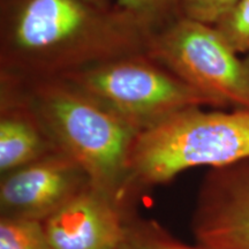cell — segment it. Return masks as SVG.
<instances>
[{
	"mask_svg": "<svg viewBox=\"0 0 249 249\" xmlns=\"http://www.w3.org/2000/svg\"><path fill=\"white\" fill-rule=\"evenodd\" d=\"M239 0H181V17L214 26Z\"/></svg>",
	"mask_w": 249,
	"mask_h": 249,
	"instance_id": "5bb4252c",
	"label": "cell"
},
{
	"mask_svg": "<svg viewBox=\"0 0 249 249\" xmlns=\"http://www.w3.org/2000/svg\"><path fill=\"white\" fill-rule=\"evenodd\" d=\"M151 35L114 7L86 0H0V71L62 77L147 52Z\"/></svg>",
	"mask_w": 249,
	"mask_h": 249,
	"instance_id": "6da1fadb",
	"label": "cell"
},
{
	"mask_svg": "<svg viewBox=\"0 0 249 249\" xmlns=\"http://www.w3.org/2000/svg\"><path fill=\"white\" fill-rule=\"evenodd\" d=\"M181 0H116L113 6L147 33H157L181 17Z\"/></svg>",
	"mask_w": 249,
	"mask_h": 249,
	"instance_id": "30bf717a",
	"label": "cell"
},
{
	"mask_svg": "<svg viewBox=\"0 0 249 249\" xmlns=\"http://www.w3.org/2000/svg\"><path fill=\"white\" fill-rule=\"evenodd\" d=\"M192 232L203 249H249V160L207 173L197 193Z\"/></svg>",
	"mask_w": 249,
	"mask_h": 249,
	"instance_id": "8992f818",
	"label": "cell"
},
{
	"mask_svg": "<svg viewBox=\"0 0 249 249\" xmlns=\"http://www.w3.org/2000/svg\"><path fill=\"white\" fill-rule=\"evenodd\" d=\"M0 249H51L40 222L0 218Z\"/></svg>",
	"mask_w": 249,
	"mask_h": 249,
	"instance_id": "7c38bea8",
	"label": "cell"
},
{
	"mask_svg": "<svg viewBox=\"0 0 249 249\" xmlns=\"http://www.w3.org/2000/svg\"><path fill=\"white\" fill-rule=\"evenodd\" d=\"M147 53L216 108H249V67L213 24L179 17L152 34Z\"/></svg>",
	"mask_w": 249,
	"mask_h": 249,
	"instance_id": "5b68a950",
	"label": "cell"
},
{
	"mask_svg": "<svg viewBox=\"0 0 249 249\" xmlns=\"http://www.w3.org/2000/svg\"><path fill=\"white\" fill-rule=\"evenodd\" d=\"M117 249H203L174 239L151 220H139L134 216L127 225L124 236Z\"/></svg>",
	"mask_w": 249,
	"mask_h": 249,
	"instance_id": "8fae6325",
	"label": "cell"
},
{
	"mask_svg": "<svg viewBox=\"0 0 249 249\" xmlns=\"http://www.w3.org/2000/svg\"><path fill=\"white\" fill-rule=\"evenodd\" d=\"M0 99L22 105L55 150L86 171L96 188L128 204L127 169L140 130L65 77H24L0 71Z\"/></svg>",
	"mask_w": 249,
	"mask_h": 249,
	"instance_id": "7a4b0ae2",
	"label": "cell"
},
{
	"mask_svg": "<svg viewBox=\"0 0 249 249\" xmlns=\"http://www.w3.org/2000/svg\"><path fill=\"white\" fill-rule=\"evenodd\" d=\"M86 1H88L89 4L96 6V7H99L103 9H108L113 7V2H112L111 0H86Z\"/></svg>",
	"mask_w": 249,
	"mask_h": 249,
	"instance_id": "9a60e30c",
	"label": "cell"
},
{
	"mask_svg": "<svg viewBox=\"0 0 249 249\" xmlns=\"http://www.w3.org/2000/svg\"><path fill=\"white\" fill-rule=\"evenodd\" d=\"M214 27L239 54L247 53L249 51V0H239Z\"/></svg>",
	"mask_w": 249,
	"mask_h": 249,
	"instance_id": "4fadbf2b",
	"label": "cell"
},
{
	"mask_svg": "<svg viewBox=\"0 0 249 249\" xmlns=\"http://www.w3.org/2000/svg\"><path fill=\"white\" fill-rule=\"evenodd\" d=\"M132 217L128 204L90 183L42 225L51 249H117Z\"/></svg>",
	"mask_w": 249,
	"mask_h": 249,
	"instance_id": "ba28073f",
	"label": "cell"
},
{
	"mask_svg": "<svg viewBox=\"0 0 249 249\" xmlns=\"http://www.w3.org/2000/svg\"><path fill=\"white\" fill-rule=\"evenodd\" d=\"M249 160V108L194 107L140 134L127 169V194L164 185L183 171Z\"/></svg>",
	"mask_w": 249,
	"mask_h": 249,
	"instance_id": "3957f363",
	"label": "cell"
},
{
	"mask_svg": "<svg viewBox=\"0 0 249 249\" xmlns=\"http://www.w3.org/2000/svg\"><path fill=\"white\" fill-rule=\"evenodd\" d=\"M52 151L55 148L29 111L15 102L0 99L1 174L33 163Z\"/></svg>",
	"mask_w": 249,
	"mask_h": 249,
	"instance_id": "9c48e42d",
	"label": "cell"
},
{
	"mask_svg": "<svg viewBox=\"0 0 249 249\" xmlns=\"http://www.w3.org/2000/svg\"><path fill=\"white\" fill-rule=\"evenodd\" d=\"M62 77L140 132L189 107L216 108L147 52L107 59Z\"/></svg>",
	"mask_w": 249,
	"mask_h": 249,
	"instance_id": "277c9868",
	"label": "cell"
},
{
	"mask_svg": "<svg viewBox=\"0 0 249 249\" xmlns=\"http://www.w3.org/2000/svg\"><path fill=\"white\" fill-rule=\"evenodd\" d=\"M90 183L88 174L75 160L52 151L2 174L1 216L43 223Z\"/></svg>",
	"mask_w": 249,
	"mask_h": 249,
	"instance_id": "52a82bcc",
	"label": "cell"
},
{
	"mask_svg": "<svg viewBox=\"0 0 249 249\" xmlns=\"http://www.w3.org/2000/svg\"><path fill=\"white\" fill-rule=\"evenodd\" d=\"M244 60H245L246 64H247V66L249 67V51L247 52V53L245 54V57H244Z\"/></svg>",
	"mask_w": 249,
	"mask_h": 249,
	"instance_id": "2e32d148",
	"label": "cell"
}]
</instances>
